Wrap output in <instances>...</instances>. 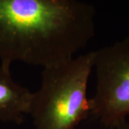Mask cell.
Here are the masks:
<instances>
[{
    "label": "cell",
    "mask_w": 129,
    "mask_h": 129,
    "mask_svg": "<svg viewBox=\"0 0 129 129\" xmlns=\"http://www.w3.org/2000/svg\"><path fill=\"white\" fill-rule=\"evenodd\" d=\"M95 9L78 0H0V60L43 68L73 57L95 35Z\"/></svg>",
    "instance_id": "6da1fadb"
},
{
    "label": "cell",
    "mask_w": 129,
    "mask_h": 129,
    "mask_svg": "<svg viewBox=\"0 0 129 129\" xmlns=\"http://www.w3.org/2000/svg\"><path fill=\"white\" fill-rule=\"evenodd\" d=\"M95 51L43 68L29 114L36 129H75L90 115L88 80Z\"/></svg>",
    "instance_id": "7a4b0ae2"
},
{
    "label": "cell",
    "mask_w": 129,
    "mask_h": 129,
    "mask_svg": "<svg viewBox=\"0 0 129 129\" xmlns=\"http://www.w3.org/2000/svg\"><path fill=\"white\" fill-rule=\"evenodd\" d=\"M96 89L90 115L116 128L129 115V37L95 51Z\"/></svg>",
    "instance_id": "3957f363"
},
{
    "label": "cell",
    "mask_w": 129,
    "mask_h": 129,
    "mask_svg": "<svg viewBox=\"0 0 129 129\" xmlns=\"http://www.w3.org/2000/svg\"><path fill=\"white\" fill-rule=\"evenodd\" d=\"M32 98L33 92L14 82L10 68L0 64V120L23 123L30 113Z\"/></svg>",
    "instance_id": "277c9868"
},
{
    "label": "cell",
    "mask_w": 129,
    "mask_h": 129,
    "mask_svg": "<svg viewBox=\"0 0 129 129\" xmlns=\"http://www.w3.org/2000/svg\"><path fill=\"white\" fill-rule=\"evenodd\" d=\"M115 129H129V122L127 120L123 121Z\"/></svg>",
    "instance_id": "5b68a950"
}]
</instances>
